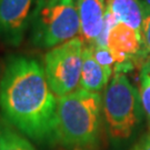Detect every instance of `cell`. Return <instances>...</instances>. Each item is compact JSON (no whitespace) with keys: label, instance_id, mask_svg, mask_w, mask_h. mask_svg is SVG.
I'll list each match as a JSON object with an SVG mask.
<instances>
[{"label":"cell","instance_id":"cell-14","mask_svg":"<svg viewBox=\"0 0 150 150\" xmlns=\"http://www.w3.org/2000/svg\"><path fill=\"white\" fill-rule=\"evenodd\" d=\"M150 54V8L144 11L142 25H141V50L140 57H147Z\"/></svg>","mask_w":150,"mask_h":150},{"label":"cell","instance_id":"cell-6","mask_svg":"<svg viewBox=\"0 0 150 150\" xmlns=\"http://www.w3.org/2000/svg\"><path fill=\"white\" fill-rule=\"evenodd\" d=\"M37 0H0V38L11 47L23 41Z\"/></svg>","mask_w":150,"mask_h":150},{"label":"cell","instance_id":"cell-10","mask_svg":"<svg viewBox=\"0 0 150 150\" xmlns=\"http://www.w3.org/2000/svg\"><path fill=\"white\" fill-rule=\"evenodd\" d=\"M107 9L117 22H123L134 28L141 36V25L145 6L141 0H107Z\"/></svg>","mask_w":150,"mask_h":150},{"label":"cell","instance_id":"cell-5","mask_svg":"<svg viewBox=\"0 0 150 150\" xmlns=\"http://www.w3.org/2000/svg\"><path fill=\"white\" fill-rule=\"evenodd\" d=\"M83 45L74 38L49 50L45 56V74L57 98L69 95L78 89L80 81Z\"/></svg>","mask_w":150,"mask_h":150},{"label":"cell","instance_id":"cell-2","mask_svg":"<svg viewBox=\"0 0 150 150\" xmlns=\"http://www.w3.org/2000/svg\"><path fill=\"white\" fill-rule=\"evenodd\" d=\"M101 98L99 93L77 89L58 98L54 141L74 149L96 147L100 134Z\"/></svg>","mask_w":150,"mask_h":150},{"label":"cell","instance_id":"cell-7","mask_svg":"<svg viewBox=\"0 0 150 150\" xmlns=\"http://www.w3.org/2000/svg\"><path fill=\"white\" fill-rule=\"evenodd\" d=\"M107 47L112 52L116 64H123L129 61L130 57L139 56L141 36L128 25L116 22L108 33Z\"/></svg>","mask_w":150,"mask_h":150},{"label":"cell","instance_id":"cell-16","mask_svg":"<svg viewBox=\"0 0 150 150\" xmlns=\"http://www.w3.org/2000/svg\"><path fill=\"white\" fill-rule=\"evenodd\" d=\"M146 8H150V0H141Z\"/></svg>","mask_w":150,"mask_h":150},{"label":"cell","instance_id":"cell-4","mask_svg":"<svg viewBox=\"0 0 150 150\" xmlns=\"http://www.w3.org/2000/svg\"><path fill=\"white\" fill-rule=\"evenodd\" d=\"M32 43L51 49L76 38L80 32L77 0H37L30 21Z\"/></svg>","mask_w":150,"mask_h":150},{"label":"cell","instance_id":"cell-13","mask_svg":"<svg viewBox=\"0 0 150 150\" xmlns=\"http://www.w3.org/2000/svg\"><path fill=\"white\" fill-rule=\"evenodd\" d=\"M89 47L91 48L92 54L95 59L98 61V64L102 66L105 69H107L108 71L112 72V67H115L116 64V60H115L112 52L109 50L107 46L93 43V45H90Z\"/></svg>","mask_w":150,"mask_h":150},{"label":"cell","instance_id":"cell-3","mask_svg":"<svg viewBox=\"0 0 150 150\" xmlns=\"http://www.w3.org/2000/svg\"><path fill=\"white\" fill-rule=\"evenodd\" d=\"M101 111L110 139L127 140L142 119L139 90L123 72L115 71L101 99Z\"/></svg>","mask_w":150,"mask_h":150},{"label":"cell","instance_id":"cell-9","mask_svg":"<svg viewBox=\"0 0 150 150\" xmlns=\"http://www.w3.org/2000/svg\"><path fill=\"white\" fill-rule=\"evenodd\" d=\"M111 74L112 72L108 71L98 64L89 46L83 47L80 81H79L80 89L98 93L108 85Z\"/></svg>","mask_w":150,"mask_h":150},{"label":"cell","instance_id":"cell-12","mask_svg":"<svg viewBox=\"0 0 150 150\" xmlns=\"http://www.w3.org/2000/svg\"><path fill=\"white\" fill-rule=\"evenodd\" d=\"M139 96L142 111L150 128V59L145 62L139 74Z\"/></svg>","mask_w":150,"mask_h":150},{"label":"cell","instance_id":"cell-8","mask_svg":"<svg viewBox=\"0 0 150 150\" xmlns=\"http://www.w3.org/2000/svg\"><path fill=\"white\" fill-rule=\"evenodd\" d=\"M80 33L85 41L93 45L103 29L107 11L106 0H77Z\"/></svg>","mask_w":150,"mask_h":150},{"label":"cell","instance_id":"cell-1","mask_svg":"<svg viewBox=\"0 0 150 150\" xmlns=\"http://www.w3.org/2000/svg\"><path fill=\"white\" fill-rule=\"evenodd\" d=\"M57 101L40 62L23 54L8 59L0 78V108L17 130L37 142L54 141Z\"/></svg>","mask_w":150,"mask_h":150},{"label":"cell","instance_id":"cell-15","mask_svg":"<svg viewBox=\"0 0 150 150\" xmlns=\"http://www.w3.org/2000/svg\"><path fill=\"white\" fill-rule=\"evenodd\" d=\"M131 150H150V134L142 136Z\"/></svg>","mask_w":150,"mask_h":150},{"label":"cell","instance_id":"cell-11","mask_svg":"<svg viewBox=\"0 0 150 150\" xmlns=\"http://www.w3.org/2000/svg\"><path fill=\"white\" fill-rule=\"evenodd\" d=\"M0 150H36L27 138L0 120Z\"/></svg>","mask_w":150,"mask_h":150}]
</instances>
